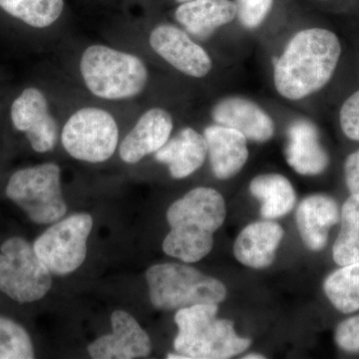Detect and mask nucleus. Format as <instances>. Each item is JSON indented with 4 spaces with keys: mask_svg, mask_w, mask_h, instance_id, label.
Instances as JSON below:
<instances>
[{
    "mask_svg": "<svg viewBox=\"0 0 359 359\" xmlns=\"http://www.w3.org/2000/svg\"><path fill=\"white\" fill-rule=\"evenodd\" d=\"M339 122L342 132L347 138L359 142V90L342 104Z\"/></svg>",
    "mask_w": 359,
    "mask_h": 359,
    "instance_id": "27",
    "label": "nucleus"
},
{
    "mask_svg": "<svg viewBox=\"0 0 359 359\" xmlns=\"http://www.w3.org/2000/svg\"><path fill=\"white\" fill-rule=\"evenodd\" d=\"M80 71L92 94L106 100H124L139 95L148 81V70L140 58L105 45L85 49Z\"/></svg>",
    "mask_w": 359,
    "mask_h": 359,
    "instance_id": "4",
    "label": "nucleus"
},
{
    "mask_svg": "<svg viewBox=\"0 0 359 359\" xmlns=\"http://www.w3.org/2000/svg\"><path fill=\"white\" fill-rule=\"evenodd\" d=\"M32 337L25 327L0 316V359L34 358Z\"/></svg>",
    "mask_w": 359,
    "mask_h": 359,
    "instance_id": "25",
    "label": "nucleus"
},
{
    "mask_svg": "<svg viewBox=\"0 0 359 359\" xmlns=\"http://www.w3.org/2000/svg\"><path fill=\"white\" fill-rule=\"evenodd\" d=\"M226 214V203L218 191L193 189L168 210L171 231L163 242L165 254L184 263L204 259L214 247V233L224 224Z\"/></svg>",
    "mask_w": 359,
    "mask_h": 359,
    "instance_id": "2",
    "label": "nucleus"
},
{
    "mask_svg": "<svg viewBox=\"0 0 359 359\" xmlns=\"http://www.w3.org/2000/svg\"><path fill=\"white\" fill-rule=\"evenodd\" d=\"M285 158L295 172L306 176L318 175L327 169L330 158L321 146L320 134L313 123L297 120L290 125Z\"/></svg>",
    "mask_w": 359,
    "mask_h": 359,
    "instance_id": "16",
    "label": "nucleus"
},
{
    "mask_svg": "<svg viewBox=\"0 0 359 359\" xmlns=\"http://www.w3.org/2000/svg\"><path fill=\"white\" fill-rule=\"evenodd\" d=\"M92 226V217L80 212L53 224L35 240V252L52 275H69L82 266Z\"/></svg>",
    "mask_w": 359,
    "mask_h": 359,
    "instance_id": "9",
    "label": "nucleus"
},
{
    "mask_svg": "<svg viewBox=\"0 0 359 359\" xmlns=\"http://www.w3.org/2000/svg\"><path fill=\"white\" fill-rule=\"evenodd\" d=\"M179 4H184V2L192 1V0H176Z\"/></svg>",
    "mask_w": 359,
    "mask_h": 359,
    "instance_id": "31",
    "label": "nucleus"
},
{
    "mask_svg": "<svg viewBox=\"0 0 359 359\" xmlns=\"http://www.w3.org/2000/svg\"><path fill=\"white\" fill-rule=\"evenodd\" d=\"M339 266L359 261V196L351 195L341 210V228L332 249Z\"/></svg>",
    "mask_w": 359,
    "mask_h": 359,
    "instance_id": "23",
    "label": "nucleus"
},
{
    "mask_svg": "<svg viewBox=\"0 0 359 359\" xmlns=\"http://www.w3.org/2000/svg\"><path fill=\"white\" fill-rule=\"evenodd\" d=\"M146 280L151 302L163 311L218 304L226 297L223 283L186 264H155L146 271Z\"/></svg>",
    "mask_w": 359,
    "mask_h": 359,
    "instance_id": "5",
    "label": "nucleus"
},
{
    "mask_svg": "<svg viewBox=\"0 0 359 359\" xmlns=\"http://www.w3.org/2000/svg\"><path fill=\"white\" fill-rule=\"evenodd\" d=\"M60 177V168L54 163L18 170L7 183L6 197L33 223H54L62 219L67 211Z\"/></svg>",
    "mask_w": 359,
    "mask_h": 359,
    "instance_id": "6",
    "label": "nucleus"
},
{
    "mask_svg": "<svg viewBox=\"0 0 359 359\" xmlns=\"http://www.w3.org/2000/svg\"><path fill=\"white\" fill-rule=\"evenodd\" d=\"M119 129L112 114L100 108L76 111L66 122L61 135L63 147L74 159L102 163L114 155Z\"/></svg>",
    "mask_w": 359,
    "mask_h": 359,
    "instance_id": "8",
    "label": "nucleus"
},
{
    "mask_svg": "<svg viewBox=\"0 0 359 359\" xmlns=\"http://www.w3.org/2000/svg\"><path fill=\"white\" fill-rule=\"evenodd\" d=\"M237 16L247 29H256L266 20L273 6V0H235Z\"/></svg>",
    "mask_w": 359,
    "mask_h": 359,
    "instance_id": "26",
    "label": "nucleus"
},
{
    "mask_svg": "<svg viewBox=\"0 0 359 359\" xmlns=\"http://www.w3.org/2000/svg\"><path fill=\"white\" fill-rule=\"evenodd\" d=\"M334 339L347 353H359V316L342 321L335 330Z\"/></svg>",
    "mask_w": 359,
    "mask_h": 359,
    "instance_id": "28",
    "label": "nucleus"
},
{
    "mask_svg": "<svg viewBox=\"0 0 359 359\" xmlns=\"http://www.w3.org/2000/svg\"><path fill=\"white\" fill-rule=\"evenodd\" d=\"M218 304H197L179 309L175 316L179 332L174 340V359H226L244 353L250 339L238 337L233 323L219 320Z\"/></svg>",
    "mask_w": 359,
    "mask_h": 359,
    "instance_id": "3",
    "label": "nucleus"
},
{
    "mask_svg": "<svg viewBox=\"0 0 359 359\" xmlns=\"http://www.w3.org/2000/svg\"><path fill=\"white\" fill-rule=\"evenodd\" d=\"M52 273L25 238H7L0 245V292L18 304L43 299Z\"/></svg>",
    "mask_w": 359,
    "mask_h": 359,
    "instance_id": "7",
    "label": "nucleus"
},
{
    "mask_svg": "<svg viewBox=\"0 0 359 359\" xmlns=\"http://www.w3.org/2000/svg\"><path fill=\"white\" fill-rule=\"evenodd\" d=\"M149 40L153 50L183 74L202 78L211 72L212 61L209 54L177 26L158 25Z\"/></svg>",
    "mask_w": 359,
    "mask_h": 359,
    "instance_id": "11",
    "label": "nucleus"
},
{
    "mask_svg": "<svg viewBox=\"0 0 359 359\" xmlns=\"http://www.w3.org/2000/svg\"><path fill=\"white\" fill-rule=\"evenodd\" d=\"M323 290L337 311L351 313L359 309V261L342 266L325 278Z\"/></svg>",
    "mask_w": 359,
    "mask_h": 359,
    "instance_id": "22",
    "label": "nucleus"
},
{
    "mask_svg": "<svg viewBox=\"0 0 359 359\" xmlns=\"http://www.w3.org/2000/svg\"><path fill=\"white\" fill-rule=\"evenodd\" d=\"M344 176L351 195L359 196V150L347 157L344 163Z\"/></svg>",
    "mask_w": 359,
    "mask_h": 359,
    "instance_id": "29",
    "label": "nucleus"
},
{
    "mask_svg": "<svg viewBox=\"0 0 359 359\" xmlns=\"http://www.w3.org/2000/svg\"><path fill=\"white\" fill-rule=\"evenodd\" d=\"M295 219L304 244L318 252L327 245L332 226L339 222V205L328 196H309L297 207Z\"/></svg>",
    "mask_w": 359,
    "mask_h": 359,
    "instance_id": "18",
    "label": "nucleus"
},
{
    "mask_svg": "<svg viewBox=\"0 0 359 359\" xmlns=\"http://www.w3.org/2000/svg\"><path fill=\"white\" fill-rule=\"evenodd\" d=\"M285 231L271 221L257 222L241 231L233 245L236 259L252 269H266L273 263Z\"/></svg>",
    "mask_w": 359,
    "mask_h": 359,
    "instance_id": "17",
    "label": "nucleus"
},
{
    "mask_svg": "<svg viewBox=\"0 0 359 359\" xmlns=\"http://www.w3.org/2000/svg\"><path fill=\"white\" fill-rule=\"evenodd\" d=\"M212 117L217 124L237 130L249 140L269 141L275 133V124L257 104L242 97H229L219 101Z\"/></svg>",
    "mask_w": 359,
    "mask_h": 359,
    "instance_id": "14",
    "label": "nucleus"
},
{
    "mask_svg": "<svg viewBox=\"0 0 359 359\" xmlns=\"http://www.w3.org/2000/svg\"><path fill=\"white\" fill-rule=\"evenodd\" d=\"M250 191L261 202V215L266 219L280 218L294 209V187L280 174H264L250 182Z\"/></svg>",
    "mask_w": 359,
    "mask_h": 359,
    "instance_id": "21",
    "label": "nucleus"
},
{
    "mask_svg": "<svg viewBox=\"0 0 359 359\" xmlns=\"http://www.w3.org/2000/svg\"><path fill=\"white\" fill-rule=\"evenodd\" d=\"M173 119L166 110L152 108L144 113L120 145V157L127 164H136L162 148L173 131Z\"/></svg>",
    "mask_w": 359,
    "mask_h": 359,
    "instance_id": "13",
    "label": "nucleus"
},
{
    "mask_svg": "<svg viewBox=\"0 0 359 359\" xmlns=\"http://www.w3.org/2000/svg\"><path fill=\"white\" fill-rule=\"evenodd\" d=\"M236 18L237 6L231 0H192L181 4L175 11L176 20L198 39H207Z\"/></svg>",
    "mask_w": 359,
    "mask_h": 359,
    "instance_id": "19",
    "label": "nucleus"
},
{
    "mask_svg": "<svg viewBox=\"0 0 359 359\" xmlns=\"http://www.w3.org/2000/svg\"><path fill=\"white\" fill-rule=\"evenodd\" d=\"M0 7L14 18L35 28L53 25L65 9L63 0H0Z\"/></svg>",
    "mask_w": 359,
    "mask_h": 359,
    "instance_id": "24",
    "label": "nucleus"
},
{
    "mask_svg": "<svg viewBox=\"0 0 359 359\" xmlns=\"http://www.w3.org/2000/svg\"><path fill=\"white\" fill-rule=\"evenodd\" d=\"M340 55L341 44L334 32L318 27L297 32L273 59L276 91L294 101L320 91L332 79Z\"/></svg>",
    "mask_w": 359,
    "mask_h": 359,
    "instance_id": "1",
    "label": "nucleus"
},
{
    "mask_svg": "<svg viewBox=\"0 0 359 359\" xmlns=\"http://www.w3.org/2000/svg\"><path fill=\"white\" fill-rule=\"evenodd\" d=\"M207 154L204 135L193 128H184L155 153V158L167 165L174 179H184L203 166Z\"/></svg>",
    "mask_w": 359,
    "mask_h": 359,
    "instance_id": "20",
    "label": "nucleus"
},
{
    "mask_svg": "<svg viewBox=\"0 0 359 359\" xmlns=\"http://www.w3.org/2000/svg\"><path fill=\"white\" fill-rule=\"evenodd\" d=\"M244 359H263L266 358L264 355H262V354H257V353H250L248 354V355H245V358H243Z\"/></svg>",
    "mask_w": 359,
    "mask_h": 359,
    "instance_id": "30",
    "label": "nucleus"
},
{
    "mask_svg": "<svg viewBox=\"0 0 359 359\" xmlns=\"http://www.w3.org/2000/svg\"><path fill=\"white\" fill-rule=\"evenodd\" d=\"M212 173L226 180L237 175L247 163L249 149L247 138L237 130L211 125L204 131Z\"/></svg>",
    "mask_w": 359,
    "mask_h": 359,
    "instance_id": "15",
    "label": "nucleus"
},
{
    "mask_svg": "<svg viewBox=\"0 0 359 359\" xmlns=\"http://www.w3.org/2000/svg\"><path fill=\"white\" fill-rule=\"evenodd\" d=\"M113 332L90 344L87 351L95 359L145 358L152 351L150 337L131 314L115 311L111 316Z\"/></svg>",
    "mask_w": 359,
    "mask_h": 359,
    "instance_id": "12",
    "label": "nucleus"
},
{
    "mask_svg": "<svg viewBox=\"0 0 359 359\" xmlns=\"http://www.w3.org/2000/svg\"><path fill=\"white\" fill-rule=\"evenodd\" d=\"M14 128L23 132L33 150L46 153L57 143L58 124L49 111L46 97L39 89L26 88L13 101L11 110Z\"/></svg>",
    "mask_w": 359,
    "mask_h": 359,
    "instance_id": "10",
    "label": "nucleus"
}]
</instances>
